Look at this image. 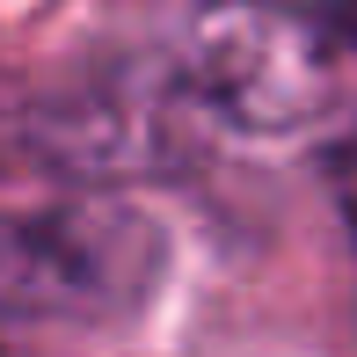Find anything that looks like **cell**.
I'll return each mask as SVG.
<instances>
[{
    "label": "cell",
    "instance_id": "6da1fadb",
    "mask_svg": "<svg viewBox=\"0 0 357 357\" xmlns=\"http://www.w3.org/2000/svg\"><path fill=\"white\" fill-rule=\"evenodd\" d=\"M175 88L219 132L291 146L357 109V44L328 8L204 0L175 44Z\"/></svg>",
    "mask_w": 357,
    "mask_h": 357
},
{
    "label": "cell",
    "instance_id": "7a4b0ae2",
    "mask_svg": "<svg viewBox=\"0 0 357 357\" xmlns=\"http://www.w3.org/2000/svg\"><path fill=\"white\" fill-rule=\"evenodd\" d=\"M168 284V226L124 190H59L0 212V321L109 328Z\"/></svg>",
    "mask_w": 357,
    "mask_h": 357
},
{
    "label": "cell",
    "instance_id": "3957f363",
    "mask_svg": "<svg viewBox=\"0 0 357 357\" xmlns=\"http://www.w3.org/2000/svg\"><path fill=\"white\" fill-rule=\"evenodd\" d=\"M197 109L175 88L146 80H73L37 88V175L66 190L160 183L197 153Z\"/></svg>",
    "mask_w": 357,
    "mask_h": 357
},
{
    "label": "cell",
    "instance_id": "277c9868",
    "mask_svg": "<svg viewBox=\"0 0 357 357\" xmlns=\"http://www.w3.org/2000/svg\"><path fill=\"white\" fill-rule=\"evenodd\" d=\"M37 175V88L0 73V183Z\"/></svg>",
    "mask_w": 357,
    "mask_h": 357
}]
</instances>
